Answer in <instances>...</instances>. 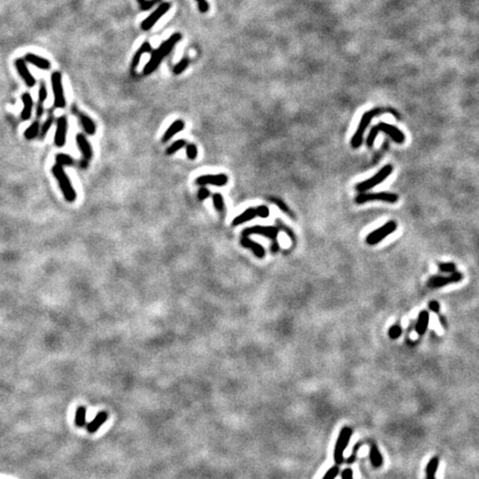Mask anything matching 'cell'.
<instances>
[{
    "label": "cell",
    "mask_w": 479,
    "mask_h": 479,
    "mask_svg": "<svg viewBox=\"0 0 479 479\" xmlns=\"http://www.w3.org/2000/svg\"><path fill=\"white\" fill-rule=\"evenodd\" d=\"M397 229V224L395 221H389L386 224H384L383 227L378 228L377 230H375L374 232L369 233L366 238V243L368 245H376L378 244L379 242L383 241L387 236L393 234Z\"/></svg>",
    "instance_id": "8"
},
{
    "label": "cell",
    "mask_w": 479,
    "mask_h": 479,
    "mask_svg": "<svg viewBox=\"0 0 479 479\" xmlns=\"http://www.w3.org/2000/svg\"><path fill=\"white\" fill-rule=\"evenodd\" d=\"M213 204L215 209H217L220 213H223L225 211L224 199L220 195V193H214L213 195Z\"/></svg>",
    "instance_id": "31"
},
{
    "label": "cell",
    "mask_w": 479,
    "mask_h": 479,
    "mask_svg": "<svg viewBox=\"0 0 479 479\" xmlns=\"http://www.w3.org/2000/svg\"><path fill=\"white\" fill-rule=\"evenodd\" d=\"M85 414H87V408L84 406H79L76 412V418H74V423L78 427L85 426Z\"/></svg>",
    "instance_id": "29"
},
{
    "label": "cell",
    "mask_w": 479,
    "mask_h": 479,
    "mask_svg": "<svg viewBox=\"0 0 479 479\" xmlns=\"http://www.w3.org/2000/svg\"><path fill=\"white\" fill-rule=\"evenodd\" d=\"M439 321L441 323V325H443L444 327H446V322H445V317L444 316H440L439 317Z\"/></svg>",
    "instance_id": "49"
},
{
    "label": "cell",
    "mask_w": 479,
    "mask_h": 479,
    "mask_svg": "<svg viewBox=\"0 0 479 479\" xmlns=\"http://www.w3.org/2000/svg\"><path fill=\"white\" fill-rule=\"evenodd\" d=\"M171 8V4L170 3H162L159 5V7L154 10V12L149 16L148 18H145L142 24H141V29L144 31H148L152 28V27L158 23V20L164 16L166 13L169 12Z\"/></svg>",
    "instance_id": "11"
},
{
    "label": "cell",
    "mask_w": 479,
    "mask_h": 479,
    "mask_svg": "<svg viewBox=\"0 0 479 479\" xmlns=\"http://www.w3.org/2000/svg\"><path fill=\"white\" fill-rule=\"evenodd\" d=\"M389 335L391 338H393V340H396V338H398L402 335V327L400 325L392 326L389 331Z\"/></svg>",
    "instance_id": "39"
},
{
    "label": "cell",
    "mask_w": 479,
    "mask_h": 479,
    "mask_svg": "<svg viewBox=\"0 0 479 479\" xmlns=\"http://www.w3.org/2000/svg\"><path fill=\"white\" fill-rule=\"evenodd\" d=\"M52 122H53V118L50 117L49 119H48L46 122H45V125L42 126L41 128V130H40V138L41 139H44L46 137V134L48 133V131H49V129L51 128V125H52Z\"/></svg>",
    "instance_id": "40"
},
{
    "label": "cell",
    "mask_w": 479,
    "mask_h": 479,
    "mask_svg": "<svg viewBox=\"0 0 479 479\" xmlns=\"http://www.w3.org/2000/svg\"><path fill=\"white\" fill-rule=\"evenodd\" d=\"M276 224H277V227H278L279 229L283 230L284 232L286 233V234L290 236L291 239H292V240H295V234H294V232H292V230H291L290 228H288L286 225L283 224V223L281 222V220H276Z\"/></svg>",
    "instance_id": "42"
},
{
    "label": "cell",
    "mask_w": 479,
    "mask_h": 479,
    "mask_svg": "<svg viewBox=\"0 0 479 479\" xmlns=\"http://www.w3.org/2000/svg\"><path fill=\"white\" fill-rule=\"evenodd\" d=\"M15 66H16V68H17V71L20 74V77L24 79L25 83L30 88L34 87V85L36 84V79L30 73L29 69H28V67H27V64H26L24 59H17V60L15 61Z\"/></svg>",
    "instance_id": "16"
},
{
    "label": "cell",
    "mask_w": 479,
    "mask_h": 479,
    "mask_svg": "<svg viewBox=\"0 0 479 479\" xmlns=\"http://www.w3.org/2000/svg\"><path fill=\"white\" fill-rule=\"evenodd\" d=\"M342 479H353V470L351 468H346L342 472Z\"/></svg>",
    "instance_id": "47"
},
{
    "label": "cell",
    "mask_w": 479,
    "mask_h": 479,
    "mask_svg": "<svg viewBox=\"0 0 479 479\" xmlns=\"http://www.w3.org/2000/svg\"><path fill=\"white\" fill-rule=\"evenodd\" d=\"M184 126H185V125H184V121H183V120H176V121H174V122L172 123V125L169 127L168 130L165 131V133L163 134L162 142H163V143L168 142L172 137H174L176 133H179L180 131H182L183 129H184Z\"/></svg>",
    "instance_id": "21"
},
{
    "label": "cell",
    "mask_w": 479,
    "mask_h": 479,
    "mask_svg": "<svg viewBox=\"0 0 479 479\" xmlns=\"http://www.w3.org/2000/svg\"><path fill=\"white\" fill-rule=\"evenodd\" d=\"M352 434H353L352 428L344 427L341 430L340 436H338V439L336 441L335 449H334V460L337 466L341 465L344 461V450H345L348 446L349 440H351V437H352Z\"/></svg>",
    "instance_id": "7"
},
{
    "label": "cell",
    "mask_w": 479,
    "mask_h": 479,
    "mask_svg": "<svg viewBox=\"0 0 479 479\" xmlns=\"http://www.w3.org/2000/svg\"><path fill=\"white\" fill-rule=\"evenodd\" d=\"M23 102H24V110L21 112V119L23 120H29L31 118L32 114V107H34V101H32V98L30 93H24L23 94Z\"/></svg>",
    "instance_id": "23"
},
{
    "label": "cell",
    "mask_w": 479,
    "mask_h": 479,
    "mask_svg": "<svg viewBox=\"0 0 479 479\" xmlns=\"http://www.w3.org/2000/svg\"><path fill=\"white\" fill-rule=\"evenodd\" d=\"M67 129H68V121L67 118L62 116L58 119L57 123V131H56V136H55V143L57 147L61 148L66 144V138H67Z\"/></svg>",
    "instance_id": "15"
},
{
    "label": "cell",
    "mask_w": 479,
    "mask_h": 479,
    "mask_svg": "<svg viewBox=\"0 0 479 479\" xmlns=\"http://www.w3.org/2000/svg\"><path fill=\"white\" fill-rule=\"evenodd\" d=\"M185 145H186V142L184 141V140H177V141L172 143L170 147L166 149V154H168V155L174 154L175 152L179 151L180 149H182L183 147H185Z\"/></svg>",
    "instance_id": "32"
},
{
    "label": "cell",
    "mask_w": 479,
    "mask_h": 479,
    "mask_svg": "<svg viewBox=\"0 0 479 479\" xmlns=\"http://www.w3.org/2000/svg\"><path fill=\"white\" fill-rule=\"evenodd\" d=\"M241 244L243 245L246 249H250L253 251V253L259 257V259H263L265 256V250L261 244L256 243V242L252 241L251 239L247 238V236H243L241 240Z\"/></svg>",
    "instance_id": "18"
},
{
    "label": "cell",
    "mask_w": 479,
    "mask_h": 479,
    "mask_svg": "<svg viewBox=\"0 0 479 479\" xmlns=\"http://www.w3.org/2000/svg\"><path fill=\"white\" fill-rule=\"evenodd\" d=\"M250 234H260L263 236H266V238H268L272 241V252L275 253L278 251L279 249L278 242H277L278 229L274 227H261V225H257V227L245 229L243 232H242V235L243 236H247Z\"/></svg>",
    "instance_id": "6"
},
{
    "label": "cell",
    "mask_w": 479,
    "mask_h": 479,
    "mask_svg": "<svg viewBox=\"0 0 479 479\" xmlns=\"http://www.w3.org/2000/svg\"><path fill=\"white\" fill-rule=\"evenodd\" d=\"M78 117H79L80 121H81V125L84 129L85 133L90 134V136H93V134L95 133V125H94V122L92 121V119L89 118L87 115L82 114V112H78Z\"/></svg>",
    "instance_id": "25"
},
{
    "label": "cell",
    "mask_w": 479,
    "mask_h": 479,
    "mask_svg": "<svg viewBox=\"0 0 479 479\" xmlns=\"http://www.w3.org/2000/svg\"><path fill=\"white\" fill-rule=\"evenodd\" d=\"M255 217H257L256 209H255V208H249L247 210H245V211H244L243 213H242L241 215H239V217H236V218L233 220L232 224L234 225V227H236V225L243 224V223L247 222V221L253 220Z\"/></svg>",
    "instance_id": "24"
},
{
    "label": "cell",
    "mask_w": 479,
    "mask_h": 479,
    "mask_svg": "<svg viewBox=\"0 0 479 479\" xmlns=\"http://www.w3.org/2000/svg\"><path fill=\"white\" fill-rule=\"evenodd\" d=\"M370 461L375 468H379L383 466V457H381L377 446L373 444L370 446Z\"/></svg>",
    "instance_id": "26"
},
{
    "label": "cell",
    "mask_w": 479,
    "mask_h": 479,
    "mask_svg": "<svg viewBox=\"0 0 479 479\" xmlns=\"http://www.w3.org/2000/svg\"><path fill=\"white\" fill-rule=\"evenodd\" d=\"M63 166L64 165H62L61 163L57 162V164L55 166H52V173L55 174V176L57 177V180L59 182V185H60V189L63 192L64 199H66L68 202H73L74 200H76L77 195H76V191H74L73 186L71 184V182H70V180H69L68 175L66 174V172H64V170H63Z\"/></svg>",
    "instance_id": "4"
},
{
    "label": "cell",
    "mask_w": 479,
    "mask_h": 479,
    "mask_svg": "<svg viewBox=\"0 0 479 479\" xmlns=\"http://www.w3.org/2000/svg\"><path fill=\"white\" fill-rule=\"evenodd\" d=\"M462 279V274L459 272L451 273L448 276H432L427 282V286L430 289H439L447 286L449 284L458 283Z\"/></svg>",
    "instance_id": "12"
},
{
    "label": "cell",
    "mask_w": 479,
    "mask_h": 479,
    "mask_svg": "<svg viewBox=\"0 0 479 479\" xmlns=\"http://www.w3.org/2000/svg\"><path fill=\"white\" fill-rule=\"evenodd\" d=\"M145 52H152V47H151V45L149 44V42H144V44L139 48L138 51L134 53V56L132 58V61H131V66H130V70H131L132 73L134 72V70L137 69L138 64L140 62V59H141L142 55Z\"/></svg>",
    "instance_id": "22"
},
{
    "label": "cell",
    "mask_w": 479,
    "mask_h": 479,
    "mask_svg": "<svg viewBox=\"0 0 479 479\" xmlns=\"http://www.w3.org/2000/svg\"><path fill=\"white\" fill-rule=\"evenodd\" d=\"M189 63H190L189 58H183L180 62H177V64H175V67L173 68V73L181 74L187 68V66H189Z\"/></svg>",
    "instance_id": "33"
},
{
    "label": "cell",
    "mask_w": 479,
    "mask_h": 479,
    "mask_svg": "<svg viewBox=\"0 0 479 479\" xmlns=\"http://www.w3.org/2000/svg\"><path fill=\"white\" fill-rule=\"evenodd\" d=\"M255 209H256L257 217L267 218L268 215H270V210H268V208L266 206H260V207H257Z\"/></svg>",
    "instance_id": "43"
},
{
    "label": "cell",
    "mask_w": 479,
    "mask_h": 479,
    "mask_svg": "<svg viewBox=\"0 0 479 479\" xmlns=\"http://www.w3.org/2000/svg\"><path fill=\"white\" fill-rule=\"evenodd\" d=\"M392 172H393V165L387 164V165L384 166V168H381L377 172V173L373 175L372 177H369V179L358 183L355 189H356L360 193L373 189L374 186L379 184V183H381V182H384L387 179V177H389V175L392 173Z\"/></svg>",
    "instance_id": "5"
},
{
    "label": "cell",
    "mask_w": 479,
    "mask_h": 479,
    "mask_svg": "<svg viewBox=\"0 0 479 479\" xmlns=\"http://www.w3.org/2000/svg\"><path fill=\"white\" fill-rule=\"evenodd\" d=\"M181 39H182V35L180 34V32H177V34H173L168 40H165L163 44L158 48V49H155L154 51L152 50L151 58H150L149 62L145 64V67L143 69L144 76H149V74H151L152 72H154L155 69H157L160 66V63L162 62L163 59L169 55L171 50L173 49L174 46Z\"/></svg>",
    "instance_id": "1"
},
{
    "label": "cell",
    "mask_w": 479,
    "mask_h": 479,
    "mask_svg": "<svg viewBox=\"0 0 479 479\" xmlns=\"http://www.w3.org/2000/svg\"><path fill=\"white\" fill-rule=\"evenodd\" d=\"M270 200H271L273 203H275L276 206H277L279 209H281L284 213H286V214L289 215V217L294 218V214L292 213V211H291V210L289 209V207H288L286 204H285L282 200H279V199H277V198H271Z\"/></svg>",
    "instance_id": "34"
},
{
    "label": "cell",
    "mask_w": 479,
    "mask_h": 479,
    "mask_svg": "<svg viewBox=\"0 0 479 479\" xmlns=\"http://www.w3.org/2000/svg\"><path fill=\"white\" fill-rule=\"evenodd\" d=\"M47 99V88L44 81H41L40 83V89H39V104L38 107H37V117L40 118L44 114V107H42V104L46 101Z\"/></svg>",
    "instance_id": "27"
},
{
    "label": "cell",
    "mask_w": 479,
    "mask_h": 479,
    "mask_svg": "<svg viewBox=\"0 0 479 479\" xmlns=\"http://www.w3.org/2000/svg\"><path fill=\"white\" fill-rule=\"evenodd\" d=\"M185 151H186L187 158H189L190 160H195L198 157V148H197L196 144H193V143L186 144L185 145Z\"/></svg>",
    "instance_id": "35"
},
{
    "label": "cell",
    "mask_w": 479,
    "mask_h": 479,
    "mask_svg": "<svg viewBox=\"0 0 479 479\" xmlns=\"http://www.w3.org/2000/svg\"><path fill=\"white\" fill-rule=\"evenodd\" d=\"M197 3H198V7H199V10H200V13L202 14L208 13L210 6L207 0H197Z\"/></svg>",
    "instance_id": "45"
},
{
    "label": "cell",
    "mask_w": 479,
    "mask_h": 479,
    "mask_svg": "<svg viewBox=\"0 0 479 479\" xmlns=\"http://www.w3.org/2000/svg\"><path fill=\"white\" fill-rule=\"evenodd\" d=\"M338 471H340V468H338V466L336 465L334 467H332L330 470H327V472L322 479H335V477L338 475Z\"/></svg>",
    "instance_id": "41"
},
{
    "label": "cell",
    "mask_w": 479,
    "mask_h": 479,
    "mask_svg": "<svg viewBox=\"0 0 479 479\" xmlns=\"http://www.w3.org/2000/svg\"><path fill=\"white\" fill-rule=\"evenodd\" d=\"M392 111H393L392 109L375 108V109H373V110L365 112V114L362 117V119H360V121H359V125H358L356 132L354 133V136L352 138V141H351L352 148L357 149V148L360 147V145H362L363 138H364V132H365L366 129H367L369 122L373 120V118L378 117L380 114H384V112H392Z\"/></svg>",
    "instance_id": "3"
},
{
    "label": "cell",
    "mask_w": 479,
    "mask_h": 479,
    "mask_svg": "<svg viewBox=\"0 0 479 479\" xmlns=\"http://www.w3.org/2000/svg\"><path fill=\"white\" fill-rule=\"evenodd\" d=\"M438 268L439 271L443 273H454L456 270V265L454 263H440V264H438Z\"/></svg>",
    "instance_id": "37"
},
{
    "label": "cell",
    "mask_w": 479,
    "mask_h": 479,
    "mask_svg": "<svg viewBox=\"0 0 479 479\" xmlns=\"http://www.w3.org/2000/svg\"><path fill=\"white\" fill-rule=\"evenodd\" d=\"M439 465V459L437 457H433L426 467V479H436V472H437Z\"/></svg>",
    "instance_id": "28"
},
{
    "label": "cell",
    "mask_w": 479,
    "mask_h": 479,
    "mask_svg": "<svg viewBox=\"0 0 479 479\" xmlns=\"http://www.w3.org/2000/svg\"><path fill=\"white\" fill-rule=\"evenodd\" d=\"M356 204H364L369 201H383L387 203H396L398 201V196L395 193L389 192H379V193H359V195L354 199Z\"/></svg>",
    "instance_id": "9"
},
{
    "label": "cell",
    "mask_w": 479,
    "mask_h": 479,
    "mask_svg": "<svg viewBox=\"0 0 479 479\" xmlns=\"http://www.w3.org/2000/svg\"><path fill=\"white\" fill-rule=\"evenodd\" d=\"M379 132H383V133L387 134V136L391 137L396 143L402 144V143H404V141H405V134H404L400 130V129L394 127V126H392V125H389V123H386V122H379L375 127L370 129V132L368 134L367 140H366V144H367L368 148L373 147L375 139H376V137H377V134Z\"/></svg>",
    "instance_id": "2"
},
{
    "label": "cell",
    "mask_w": 479,
    "mask_h": 479,
    "mask_svg": "<svg viewBox=\"0 0 479 479\" xmlns=\"http://www.w3.org/2000/svg\"><path fill=\"white\" fill-rule=\"evenodd\" d=\"M196 183L199 185H207V184H213V185H218V186H223L228 183V176L225 174H207V175H201L199 176L196 180Z\"/></svg>",
    "instance_id": "14"
},
{
    "label": "cell",
    "mask_w": 479,
    "mask_h": 479,
    "mask_svg": "<svg viewBox=\"0 0 479 479\" xmlns=\"http://www.w3.org/2000/svg\"><path fill=\"white\" fill-rule=\"evenodd\" d=\"M56 160L58 163H61L62 165H71L73 163V159L71 157H69L68 154H63L60 153L56 157Z\"/></svg>",
    "instance_id": "36"
},
{
    "label": "cell",
    "mask_w": 479,
    "mask_h": 479,
    "mask_svg": "<svg viewBox=\"0 0 479 479\" xmlns=\"http://www.w3.org/2000/svg\"><path fill=\"white\" fill-rule=\"evenodd\" d=\"M429 324V314L427 311H422L418 314V320L416 323L415 330L419 336H423L427 331V327Z\"/></svg>",
    "instance_id": "20"
},
{
    "label": "cell",
    "mask_w": 479,
    "mask_h": 479,
    "mask_svg": "<svg viewBox=\"0 0 479 479\" xmlns=\"http://www.w3.org/2000/svg\"><path fill=\"white\" fill-rule=\"evenodd\" d=\"M428 308L430 309V311H433L434 313H438L439 312V304L438 302H436V301H430L428 304Z\"/></svg>",
    "instance_id": "48"
},
{
    "label": "cell",
    "mask_w": 479,
    "mask_h": 479,
    "mask_svg": "<svg viewBox=\"0 0 479 479\" xmlns=\"http://www.w3.org/2000/svg\"><path fill=\"white\" fill-rule=\"evenodd\" d=\"M77 143L79 149L81 150L83 154V161L81 162L82 168H87L91 158H92V148L91 144L88 142L87 138H85L82 133L77 134Z\"/></svg>",
    "instance_id": "13"
},
{
    "label": "cell",
    "mask_w": 479,
    "mask_h": 479,
    "mask_svg": "<svg viewBox=\"0 0 479 479\" xmlns=\"http://www.w3.org/2000/svg\"><path fill=\"white\" fill-rule=\"evenodd\" d=\"M51 85L53 95H55L53 106H55V108H58V109H63L66 107V98H64L62 77L60 72L57 71L51 74Z\"/></svg>",
    "instance_id": "10"
},
{
    "label": "cell",
    "mask_w": 479,
    "mask_h": 479,
    "mask_svg": "<svg viewBox=\"0 0 479 479\" xmlns=\"http://www.w3.org/2000/svg\"><path fill=\"white\" fill-rule=\"evenodd\" d=\"M109 418V414L106 412H100L95 415L92 422H90L88 425H85V428H87V432L90 434H94L95 432H98L100 427L104 425L105 422L108 421Z\"/></svg>",
    "instance_id": "17"
},
{
    "label": "cell",
    "mask_w": 479,
    "mask_h": 479,
    "mask_svg": "<svg viewBox=\"0 0 479 479\" xmlns=\"http://www.w3.org/2000/svg\"><path fill=\"white\" fill-rule=\"evenodd\" d=\"M160 2H161V0H145V2H143L142 4H140V9H141L142 12H147V10L151 9L153 6H155V5L159 4Z\"/></svg>",
    "instance_id": "38"
},
{
    "label": "cell",
    "mask_w": 479,
    "mask_h": 479,
    "mask_svg": "<svg viewBox=\"0 0 479 479\" xmlns=\"http://www.w3.org/2000/svg\"><path fill=\"white\" fill-rule=\"evenodd\" d=\"M209 197H210V191H209V189H207L206 186H202L201 189L199 190V193H198L199 200L203 201V200H206V199H208Z\"/></svg>",
    "instance_id": "46"
},
{
    "label": "cell",
    "mask_w": 479,
    "mask_h": 479,
    "mask_svg": "<svg viewBox=\"0 0 479 479\" xmlns=\"http://www.w3.org/2000/svg\"><path fill=\"white\" fill-rule=\"evenodd\" d=\"M360 446H362V443H358L355 445V447L353 448V454L351 457H348V458L346 459V462L347 464H353V462L355 461V459H356V457H357V451L358 449L360 448Z\"/></svg>",
    "instance_id": "44"
},
{
    "label": "cell",
    "mask_w": 479,
    "mask_h": 479,
    "mask_svg": "<svg viewBox=\"0 0 479 479\" xmlns=\"http://www.w3.org/2000/svg\"><path fill=\"white\" fill-rule=\"evenodd\" d=\"M25 61L34 64V66H36L37 68L42 69V70H48V69H50V67H51L49 60H47V59L42 58V57L37 56V55H35V53H27V55L25 56Z\"/></svg>",
    "instance_id": "19"
},
{
    "label": "cell",
    "mask_w": 479,
    "mask_h": 479,
    "mask_svg": "<svg viewBox=\"0 0 479 479\" xmlns=\"http://www.w3.org/2000/svg\"><path fill=\"white\" fill-rule=\"evenodd\" d=\"M137 2H138V3H139V5H140V4H142L143 2H145V0H137Z\"/></svg>",
    "instance_id": "50"
},
{
    "label": "cell",
    "mask_w": 479,
    "mask_h": 479,
    "mask_svg": "<svg viewBox=\"0 0 479 479\" xmlns=\"http://www.w3.org/2000/svg\"><path fill=\"white\" fill-rule=\"evenodd\" d=\"M39 128H40V125H39V121H38V120H36L35 122H32V125L25 131V137H26V139L34 140V139L39 134Z\"/></svg>",
    "instance_id": "30"
}]
</instances>
